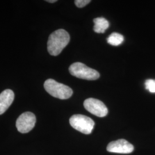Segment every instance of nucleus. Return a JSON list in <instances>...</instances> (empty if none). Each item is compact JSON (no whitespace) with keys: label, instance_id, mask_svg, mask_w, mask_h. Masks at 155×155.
<instances>
[{"label":"nucleus","instance_id":"6e6552de","mask_svg":"<svg viewBox=\"0 0 155 155\" xmlns=\"http://www.w3.org/2000/svg\"><path fill=\"white\" fill-rule=\"evenodd\" d=\"M15 94L10 89H6L0 94V115L4 113L14 101Z\"/></svg>","mask_w":155,"mask_h":155},{"label":"nucleus","instance_id":"9d476101","mask_svg":"<svg viewBox=\"0 0 155 155\" xmlns=\"http://www.w3.org/2000/svg\"><path fill=\"white\" fill-rule=\"evenodd\" d=\"M124 40V38L120 33L114 32L111 34L107 39V41L109 45L117 46L121 45Z\"/></svg>","mask_w":155,"mask_h":155},{"label":"nucleus","instance_id":"7ed1b4c3","mask_svg":"<svg viewBox=\"0 0 155 155\" xmlns=\"http://www.w3.org/2000/svg\"><path fill=\"white\" fill-rule=\"evenodd\" d=\"M70 74L75 77L89 81H94L100 78V74L97 71L81 62H76L69 67Z\"/></svg>","mask_w":155,"mask_h":155},{"label":"nucleus","instance_id":"ddd939ff","mask_svg":"<svg viewBox=\"0 0 155 155\" xmlns=\"http://www.w3.org/2000/svg\"><path fill=\"white\" fill-rule=\"evenodd\" d=\"M47 2H50V3H54V2H56L57 1L56 0H47V1H46Z\"/></svg>","mask_w":155,"mask_h":155},{"label":"nucleus","instance_id":"f03ea898","mask_svg":"<svg viewBox=\"0 0 155 155\" xmlns=\"http://www.w3.org/2000/svg\"><path fill=\"white\" fill-rule=\"evenodd\" d=\"M45 91L54 97L61 100L70 98L73 94L72 89L66 85L59 83L52 79H48L44 84Z\"/></svg>","mask_w":155,"mask_h":155},{"label":"nucleus","instance_id":"423d86ee","mask_svg":"<svg viewBox=\"0 0 155 155\" xmlns=\"http://www.w3.org/2000/svg\"><path fill=\"white\" fill-rule=\"evenodd\" d=\"M84 108L90 113L99 117H105L108 113L105 105L100 100L95 98H88L84 101Z\"/></svg>","mask_w":155,"mask_h":155},{"label":"nucleus","instance_id":"20e7f679","mask_svg":"<svg viewBox=\"0 0 155 155\" xmlns=\"http://www.w3.org/2000/svg\"><path fill=\"white\" fill-rule=\"evenodd\" d=\"M70 124L75 129L81 133L89 134L94 128V121L89 117L82 114H75L70 118Z\"/></svg>","mask_w":155,"mask_h":155},{"label":"nucleus","instance_id":"f257e3e1","mask_svg":"<svg viewBox=\"0 0 155 155\" xmlns=\"http://www.w3.org/2000/svg\"><path fill=\"white\" fill-rule=\"evenodd\" d=\"M70 37L64 29H58L51 33L47 42V50L51 55H59L68 44Z\"/></svg>","mask_w":155,"mask_h":155},{"label":"nucleus","instance_id":"0eeeda50","mask_svg":"<svg viewBox=\"0 0 155 155\" xmlns=\"http://www.w3.org/2000/svg\"><path fill=\"white\" fill-rule=\"evenodd\" d=\"M133 150V145L124 139L112 141L107 147V150L113 153L127 154L132 153Z\"/></svg>","mask_w":155,"mask_h":155},{"label":"nucleus","instance_id":"9b49d317","mask_svg":"<svg viewBox=\"0 0 155 155\" xmlns=\"http://www.w3.org/2000/svg\"><path fill=\"white\" fill-rule=\"evenodd\" d=\"M145 88L149 90L150 92L155 93V80L153 79H148L145 81Z\"/></svg>","mask_w":155,"mask_h":155},{"label":"nucleus","instance_id":"f8f14e48","mask_svg":"<svg viewBox=\"0 0 155 155\" xmlns=\"http://www.w3.org/2000/svg\"><path fill=\"white\" fill-rule=\"evenodd\" d=\"M91 2L90 0H76L75 4L78 8H83Z\"/></svg>","mask_w":155,"mask_h":155},{"label":"nucleus","instance_id":"39448f33","mask_svg":"<svg viewBox=\"0 0 155 155\" xmlns=\"http://www.w3.org/2000/svg\"><path fill=\"white\" fill-rule=\"evenodd\" d=\"M36 121L35 114L31 112H25L17 119L16 127L20 133H27L33 129Z\"/></svg>","mask_w":155,"mask_h":155},{"label":"nucleus","instance_id":"1a4fd4ad","mask_svg":"<svg viewBox=\"0 0 155 155\" xmlns=\"http://www.w3.org/2000/svg\"><path fill=\"white\" fill-rule=\"evenodd\" d=\"M94 31L98 33H103L109 28V23L104 17H98L94 20Z\"/></svg>","mask_w":155,"mask_h":155}]
</instances>
